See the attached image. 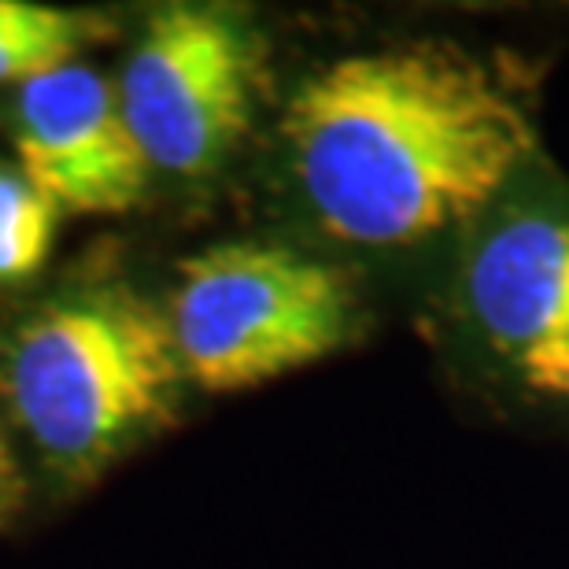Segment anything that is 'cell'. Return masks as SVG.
<instances>
[{
  "mask_svg": "<svg viewBox=\"0 0 569 569\" xmlns=\"http://www.w3.org/2000/svg\"><path fill=\"white\" fill-rule=\"evenodd\" d=\"M108 27L93 11H71L33 0H0V82L30 86L74 67L86 44Z\"/></svg>",
  "mask_w": 569,
  "mask_h": 569,
  "instance_id": "7",
  "label": "cell"
},
{
  "mask_svg": "<svg viewBox=\"0 0 569 569\" xmlns=\"http://www.w3.org/2000/svg\"><path fill=\"white\" fill-rule=\"evenodd\" d=\"M281 133L318 226L362 248L415 244L473 219L537 144L515 89L437 41L326 63L296 89Z\"/></svg>",
  "mask_w": 569,
  "mask_h": 569,
  "instance_id": "1",
  "label": "cell"
},
{
  "mask_svg": "<svg viewBox=\"0 0 569 569\" xmlns=\"http://www.w3.org/2000/svg\"><path fill=\"white\" fill-rule=\"evenodd\" d=\"M462 307L521 389L569 407V208L503 214L466 256Z\"/></svg>",
  "mask_w": 569,
  "mask_h": 569,
  "instance_id": "5",
  "label": "cell"
},
{
  "mask_svg": "<svg viewBox=\"0 0 569 569\" xmlns=\"http://www.w3.org/2000/svg\"><path fill=\"white\" fill-rule=\"evenodd\" d=\"M27 503V477H22L19 455L11 448L8 429L0 426V526L11 521Z\"/></svg>",
  "mask_w": 569,
  "mask_h": 569,
  "instance_id": "9",
  "label": "cell"
},
{
  "mask_svg": "<svg viewBox=\"0 0 569 569\" xmlns=\"http://www.w3.org/2000/svg\"><path fill=\"white\" fill-rule=\"evenodd\" d=\"M60 211L22 174L0 170V284L22 281L44 263Z\"/></svg>",
  "mask_w": 569,
  "mask_h": 569,
  "instance_id": "8",
  "label": "cell"
},
{
  "mask_svg": "<svg viewBox=\"0 0 569 569\" xmlns=\"http://www.w3.org/2000/svg\"><path fill=\"white\" fill-rule=\"evenodd\" d=\"M16 152L22 178L60 214H122L152 178L119 86L82 63L19 86Z\"/></svg>",
  "mask_w": 569,
  "mask_h": 569,
  "instance_id": "6",
  "label": "cell"
},
{
  "mask_svg": "<svg viewBox=\"0 0 569 569\" xmlns=\"http://www.w3.org/2000/svg\"><path fill=\"white\" fill-rule=\"evenodd\" d=\"M167 318L186 378L208 392H241L333 356L351 333L356 296L326 259L230 241L178 267Z\"/></svg>",
  "mask_w": 569,
  "mask_h": 569,
  "instance_id": "3",
  "label": "cell"
},
{
  "mask_svg": "<svg viewBox=\"0 0 569 569\" xmlns=\"http://www.w3.org/2000/svg\"><path fill=\"white\" fill-rule=\"evenodd\" d=\"M263 97V44L219 8L178 4L148 19L122 67L119 100L152 170L208 174L248 138Z\"/></svg>",
  "mask_w": 569,
  "mask_h": 569,
  "instance_id": "4",
  "label": "cell"
},
{
  "mask_svg": "<svg viewBox=\"0 0 569 569\" xmlns=\"http://www.w3.org/2000/svg\"><path fill=\"white\" fill-rule=\"evenodd\" d=\"M181 381L167 311L130 284L56 296L0 340V400L67 477H93L167 426Z\"/></svg>",
  "mask_w": 569,
  "mask_h": 569,
  "instance_id": "2",
  "label": "cell"
}]
</instances>
